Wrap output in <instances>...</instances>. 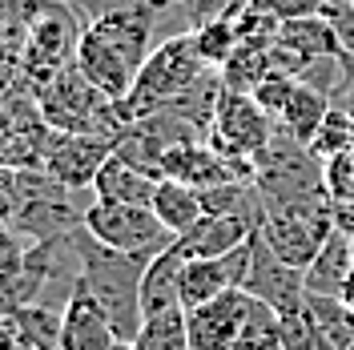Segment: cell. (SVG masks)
<instances>
[{"instance_id":"obj_8","label":"cell","mask_w":354,"mask_h":350,"mask_svg":"<svg viewBox=\"0 0 354 350\" xmlns=\"http://www.w3.org/2000/svg\"><path fill=\"white\" fill-rule=\"evenodd\" d=\"M113 137H97V133H57L44 145V174L57 177L65 190L85 194L93 190V181L101 174V165L113 157Z\"/></svg>"},{"instance_id":"obj_3","label":"cell","mask_w":354,"mask_h":350,"mask_svg":"<svg viewBox=\"0 0 354 350\" xmlns=\"http://www.w3.org/2000/svg\"><path fill=\"white\" fill-rule=\"evenodd\" d=\"M205 65H201L198 57V44H194V33H174L169 41H161L145 57V65L137 73V81L133 89L117 101V113H121V121L133 125V121H141V117H149V113L165 109L169 101H177L185 89L198 81Z\"/></svg>"},{"instance_id":"obj_16","label":"cell","mask_w":354,"mask_h":350,"mask_svg":"<svg viewBox=\"0 0 354 350\" xmlns=\"http://www.w3.org/2000/svg\"><path fill=\"white\" fill-rule=\"evenodd\" d=\"M254 230L258 225H250L242 218H214V214H205L194 230H185L181 238H174V246L185 258H221L234 246H242Z\"/></svg>"},{"instance_id":"obj_15","label":"cell","mask_w":354,"mask_h":350,"mask_svg":"<svg viewBox=\"0 0 354 350\" xmlns=\"http://www.w3.org/2000/svg\"><path fill=\"white\" fill-rule=\"evenodd\" d=\"M181 266H185V254L177 246L149 258L145 274H141V310H145V318L181 306Z\"/></svg>"},{"instance_id":"obj_6","label":"cell","mask_w":354,"mask_h":350,"mask_svg":"<svg viewBox=\"0 0 354 350\" xmlns=\"http://www.w3.org/2000/svg\"><path fill=\"white\" fill-rule=\"evenodd\" d=\"M85 230L93 241L137 254V258H157L161 250L174 246V234L157 221L149 205H125V201H88L85 205Z\"/></svg>"},{"instance_id":"obj_29","label":"cell","mask_w":354,"mask_h":350,"mask_svg":"<svg viewBox=\"0 0 354 350\" xmlns=\"http://www.w3.org/2000/svg\"><path fill=\"white\" fill-rule=\"evenodd\" d=\"M294 85H298V77H290V73H282V68H274V73H270V77H266V81L254 89L250 97H254V101H258V105H262V109L274 117V121H278V113L286 109V101H290V93H294Z\"/></svg>"},{"instance_id":"obj_35","label":"cell","mask_w":354,"mask_h":350,"mask_svg":"<svg viewBox=\"0 0 354 350\" xmlns=\"http://www.w3.org/2000/svg\"><path fill=\"white\" fill-rule=\"evenodd\" d=\"M8 310H12V302H8V294H4V290H0V318H4V314H8Z\"/></svg>"},{"instance_id":"obj_1","label":"cell","mask_w":354,"mask_h":350,"mask_svg":"<svg viewBox=\"0 0 354 350\" xmlns=\"http://www.w3.org/2000/svg\"><path fill=\"white\" fill-rule=\"evenodd\" d=\"M157 21H161V17H157L153 4L117 8L109 17L88 21L85 33H81V44H77V68H81L105 97L121 101L133 89L137 73L145 65V57L153 53L149 41H153Z\"/></svg>"},{"instance_id":"obj_25","label":"cell","mask_w":354,"mask_h":350,"mask_svg":"<svg viewBox=\"0 0 354 350\" xmlns=\"http://www.w3.org/2000/svg\"><path fill=\"white\" fill-rule=\"evenodd\" d=\"M351 149H354V121L346 117V109L330 105L326 121L310 137V154L318 157V161H330V157H342V154H351Z\"/></svg>"},{"instance_id":"obj_19","label":"cell","mask_w":354,"mask_h":350,"mask_svg":"<svg viewBox=\"0 0 354 350\" xmlns=\"http://www.w3.org/2000/svg\"><path fill=\"white\" fill-rule=\"evenodd\" d=\"M4 330L12 334V342L32 350H61V310L57 306H12L4 318Z\"/></svg>"},{"instance_id":"obj_32","label":"cell","mask_w":354,"mask_h":350,"mask_svg":"<svg viewBox=\"0 0 354 350\" xmlns=\"http://www.w3.org/2000/svg\"><path fill=\"white\" fill-rule=\"evenodd\" d=\"M330 105H338V109H346V117L354 121V57H346V77H342V85H338V93L330 97Z\"/></svg>"},{"instance_id":"obj_24","label":"cell","mask_w":354,"mask_h":350,"mask_svg":"<svg viewBox=\"0 0 354 350\" xmlns=\"http://www.w3.org/2000/svg\"><path fill=\"white\" fill-rule=\"evenodd\" d=\"M194 33V44H198V57L205 68H225V61L238 53V44H242V37H238V28H234V21H209V24H198V28H189Z\"/></svg>"},{"instance_id":"obj_13","label":"cell","mask_w":354,"mask_h":350,"mask_svg":"<svg viewBox=\"0 0 354 350\" xmlns=\"http://www.w3.org/2000/svg\"><path fill=\"white\" fill-rule=\"evenodd\" d=\"M121 342L113 334L109 314L101 310V302L77 282L73 298L61 310V350H113Z\"/></svg>"},{"instance_id":"obj_10","label":"cell","mask_w":354,"mask_h":350,"mask_svg":"<svg viewBox=\"0 0 354 350\" xmlns=\"http://www.w3.org/2000/svg\"><path fill=\"white\" fill-rule=\"evenodd\" d=\"M250 294L245 290H225L218 298L201 302V306L185 310V334H189V350H234L242 322L250 314Z\"/></svg>"},{"instance_id":"obj_34","label":"cell","mask_w":354,"mask_h":350,"mask_svg":"<svg viewBox=\"0 0 354 350\" xmlns=\"http://www.w3.org/2000/svg\"><path fill=\"white\" fill-rule=\"evenodd\" d=\"M8 347H12V334L4 330V322H0V350H8Z\"/></svg>"},{"instance_id":"obj_31","label":"cell","mask_w":354,"mask_h":350,"mask_svg":"<svg viewBox=\"0 0 354 350\" xmlns=\"http://www.w3.org/2000/svg\"><path fill=\"white\" fill-rule=\"evenodd\" d=\"M282 347L286 350H326L322 338H318V330H314V322H310L306 306L282 314Z\"/></svg>"},{"instance_id":"obj_7","label":"cell","mask_w":354,"mask_h":350,"mask_svg":"<svg viewBox=\"0 0 354 350\" xmlns=\"http://www.w3.org/2000/svg\"><path fill=\"white\" fill-rule=\"evenodd\" d=\"M85 21L68 8L65 0H41L37 17L28 24L24 37V65L32 73H41V85H48L65 65L77 61V44H81Z\"/></svg>"},{"instance_id":"obj_30","label":"cell","mask_w":354,"mask_h":350,"mask_svg":"<svg viewBox=\"0 0 354 350\" xmlns=\"http://www.w3.org/2000/svg\"><path fill=\"white\" fill-rule=\"evenodd\" d=\"M322 185H326L330 201H354V149L322 161Z\"/></svg>"},{"instance_id":"obj_37","label":"cell","mask_w":354,"mask_h":350,"mask_svg":"<svg viewBox=\"0 0 354 350\" xmlns=\"http://www.w3.org/2000/svg\"><path fill=\"white\" fill-rule=\"evenodd\" d=\"M351 4H354V0H351Z\"/></svg>"},{"instance_id":"obj_14","label":"cell","mask_w":354,"mask_h":350,"mask_svg":"<svg viewBox=\"0 0 354 350\" xmlns=\"http://www.w3.org/2000/svg\"><path fill=\"white\" fill-rule=\"evenodd\" d=\"M351 278H354V238L342 234V230H330V238L318 246V254L306 266V294L342 298Z\"/></svg>"},{"instance_id":"obj_11","label":"cell","mask_w":354,"mask_h":350,"mask_svg":"<svg viewBox=\"0 0 354 350\" xmlns=\"http://www.w3.org/2000/svg\"><path fill=\"white\" fill-rule=\"evenodd\" d=\"M322 57H342V44L334 37L326 17H298V21H282L278 37H274V65L298 77L310 61Z\"/></svg>"},{"instance_id":"obj_22","label":"cell","mask_w":354,"mask_h":350,"mask_svg":"<svg viewBox=\"0 0 354 350\" xmlns=\"http://www.w3.org/2000/svg\"><path fill=\"white\" fill-rule=\"evenodd\" d=\"M326 113H330V97H322L318 89H310L298 81L294 93H290V101H286V109L278 113V129L290 133V137H298L302 145H310V137L326 121Z\"/></svg>"},{"instance_id":"obj_5","label":"cell","mask_w":354,"mask_h":350,"mask_svg":"<svg viewBox=\"0 0 354 350\" xmlns=\"http://www.w3.org/2000/svg\"><path fill=\"white\" fill-rule=\"evenodd\" d=\"M274 133H278V121L250 93L221 89L218 113H214V125L205 133V141H209L214 154H221L225 161H234V165L254 174V157L274 141Z\"/></svg>"},{"instance_id":"obj_36","label":"cell","mask_w":354,"mask_h":350,"mask_svg":"<svg viewBox=\"0 0 354 350\" xmlns=\"http://www.w3.org/2000/svg\"><path fill=\"white\" fill-rule=\"evenodd\" d=\"M129 350H157V347H149V342H141V338H137V342H129Z\"/></svg>"},{"instance_id":"obj_28","label":"cell","mask_w":354,"mask_h":350,"mask_svg":"<svg viewBox=\"0 0 354 350\" xmlns=\"http://www.w3.org/2000/svg\"><path fill=\"white\" fill-rule=\"evenodd\" d=\"M245 4L250 0H185L181 17H185L189 28H198V24H209V21H234Z\"/></svg>"},{"instance_id":"obj_2","label":"cell","mask_w":354,"mask_h":350,"mask_svg":"<svg viewBox=\"0 0 354 350\" xmlns=\"http://www.w3.org/2000/svg\"><path fill=\"white\" fill-rule=\"evenodd\" d=\"M145 266H149V258L109 250V246L93 241L85 230V238H81V286L101 302V310L113 322V334L121 342H133L145 326V310H141V274H145Z\"/></svg>"},{"instance_id":"obj_9","label":"cell","mask_w":354,"mask_h":350,"mask_svg":"<svg viewBox=\"0 0 354 350\" xmlns=\"http://www.w3.org/2000/svg\"><path fill=\"white\" fill-rule=\"evenodd\" d=\"M254 258H250V278H245V294L258 298L266 306H274L278 314L306 306V270L290 266L286 258H278L270 250V241L262 238V230H254Z\"/></svg>"},{"instance_id":"obj_4","label":"cell","mask_w":354,"mask_h":350,"mask_svg":"<svg viewBox=\"0 0 354 350\" xmlns=\"http://www.w3.org/2000/svg\"><path fill=\"white\" fill-rule=\"evenodd\" d=\"M37 113L44 117V125L57 133H97V137H113L117 141L129 129L121 121V113H117V101L93 85L77 68V61L61 68L48 85H41Z\"/></svg>"},{"instance_id":"obj_26","label":"cell","mask_w":354,"mask_h":350,"mask_svg":"<svg viewBox=\"0 0 354 350\" xmlns=\"http://www.w3.org/2000/svg\"><path fill=\"white\" fill-rule=\"evenodd\" d=\"M141 342H149L157 350H189V334H185V310H165V314H153L145 318V326L137 334ZM133 338V342H137Z\"/></svg>"},{"instance_id":"obj_21","label":"cell","mask_w":354,"mask_h":350,"mask_svg":"<svg viewBox=\"0 0 354 350\" xmlns=\"http://www.w3.org/2000/svg\"><path fill=\"white\" fill-rule=\"evenodd\" d=\"M274 68H278L274 65V41H242L238 53L221 68V85L234 93H254Z\"/></svg>"},{"instance_id":"obj_18","label":"cell","mask_w":354,"mask_h":350,"mask_svg":"<svg viewBox=\"0 0 354 350\" xmlns=\"http://www.w3.org/2000/svg\"><path fill=\"white\" fill-rule=\"evenodd\" d=\"M157 214V221L181 238L185 230H194L201 218H205V210H201V190L194 185H185V181H174V177H161L157 181V194H153V205H149Z\"/></svg>"},{"instance_id":"obj_17","label":"cell","mask_w":354,"mask_h":350,"mask_svg":"<svg viewBox=\"0 0 354 350\" xmlns=\"http://www.w3.org/2000/svg\"><path fill=\"white\" fill-rule=\"evenodd\" d=\"M88 194L97 197V201H125V205H153V194H157V177H149L145 169H137L129 165L125 157L113 154L105 165H101V174L93 181V190Z\"/></svg>"},{"instance_id":"obj_33","label":"cell","mask_w":354,"mask_h":350,"mask_svg":"<svg viewBox=\"0 0 354 350\" xmlns=\"http://www.w3.org/2000/svg\"><path fill=\"white\" fill-rule=\"evenodd\" d=\"M342 302H346V306L354 310V278H351V282H346V290H342Z\"/></svg>"},{"instance_id":"obj_27","label":"cell","mask_w":354,"mask_h":350,"mask_svg":"<svg viewBox=\"0 0 354 350\" xmlns=\"http://www.w3.org/2000/svg\"><path fill=\"white\" fill-rule=\"evenodd\" d=\"M28 246H32V241L24 238L12 221H0V290H4V286L21 274Z\"/></svg>"},{"instance_id":"obj_23","label":"cell","mask_w":354,"mask_h":350,"mask_svg":"<svg viewBox=\"0 0 354 350\" xmlns=\"http://www.w3.org/2000/svg\"><path fill=\"white\" fill-rule=\"evenodd\" d=\"M234 350H286L282 347V314L254 298V302H250V314H245V322H242V334H238V342H234Z\"/></svg>"},{"instance_id":"obj_20","label":"cell","mask_w":354,"mask_h":350,"mask_svg":"<svg viewBox=\"0 0 354 350\" xmlns=\"http://www.w3.org/2000/svg\"><path fill=\"white\" fill-rule=\"evenodd\" d=\"M306 314L326 350H354V310L334 294H306Z\"/></svg>"},{"instance_id":"obj_12","label":"cell","mask_w":354,"mask_h":350,"mask_svg":"<svg viewBox=\"0 0 354 350\" xmlns=\"http://www.w3.org/2000/svg\"><path fill=\"white\" fill-rule=\"evenodd\" d=\"M161 174L174 177V181H185L194 190H209V185H221V181H254L250 169L225 161L221 154L209 149V141H185V145H169L165 157H161Z\"/></svg>"}]
</instances>
